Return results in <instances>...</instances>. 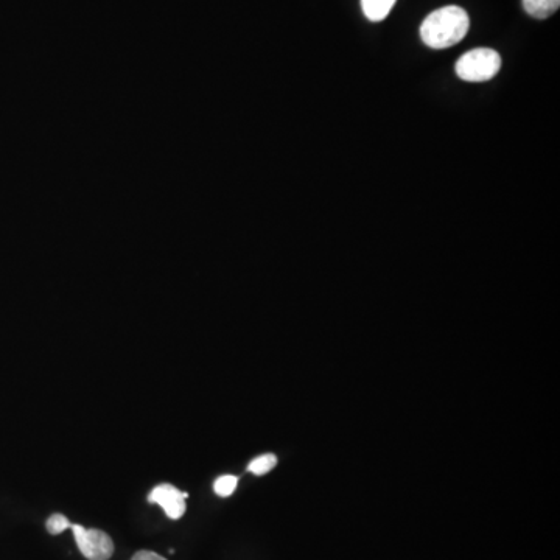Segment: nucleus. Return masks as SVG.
Listing matches in <instances>:
<instances>
[{"instance_id":"2","label":"nucleus","mask_w":560,"mask_h":560,"mask_svg":"<svg viewBox=\"0 0 560 560\" xmlns=\"http://www.w3.org/2000/svg\"><path fill=\"white\" fill-rule=\"evenodd\" d=\"M501 69V56L497 50L473 49L464 53L456 63V75L470 83H483L492 80Z\"/></svg>"},{"instance_id":"7","label":"nucleus","mask_w":560,"mask_h":560,"mask_svg":"<svg viewBox=\"0 0 560 560\" xmlns=\"http://www.w3.org/2000/svg\"><path fill=\"white\" fill-rule=\"evenodd\" d=\"M277 458L276 455L273 453H268V455L259 456V458L254 459L251 461V464L248 466V470L254 475H265V473L270 472L276 467Z\"/></svg>"},{"instance_id":"9","label":"nucleus","mask_w":560,"mask_h":560,"mask_svg":"<svg viewBox=\"0 0 560 560\" xmlns=\"http://www.w3.org/2000/svg\"><path fill=\"white\" fill-rule=\"evenodd\" d=\"M67 528H70V522L66 515L53 514L52 517L47 520V531L53 534V536L61 534V532L66 531Z\"/></svg>"},{"instance_id":"3","label":"nucleus","mask_w":560,"mask_h":560,"mask_svg":"<svg viewBox=\"0 0 560 560\" xmlns=\"http://www.w3.org/2000/svg\"><path fill=\"white\" fill-rule=\"evenodd\" d=\"M81 554L89 560H108L114 554V542L100 529H86L81 525H70Z\"/></svg>"},{"instance_id":"10","label":"nucleus","mask_w":560,"mask_h":560,"mask_svg":"<svg viewBox=\"0 0 560 560\" xmlns=\"http://www.w3.org/2000/svg\"><path fill=\"white\" fill-rule=\"evenodd\" d=\"M131 560H167L164 557L159 556V554L153 553V551H139V553L134 554Z\"/></svg>"},{"instance_id":"6","label":"nucleus","mask_w":560,"mask_h":560,"mask_svg":"<svg viewBox=\"0 0 560 560\" xmlns=\"http://www.w3.org/2000/svg\"><path fill=\"white\" fill-rule=\"evenodd\" d=\"M394 4H396V0H361L364 16L372 22L383 21Z\"/></svg>"},{"instance_id":"1","label":"nucleus","mask_w":560,"mask_h":560,"mask_svg":"<svg viewBox=\"0 0 560 560\" xmlns=\"http://www.w3.org/2000/svg\"><path fill=\"white\" fill-rule=\"evenodd\" d=\"M469 28L467 11L456 5H448L428 14L420 25V38L430 49H448L466 38Z\"/></svg>"},{"instance_id":"4","label":"nucleus","mask_w":560,"mask_h":560,"mask_svg":"<svg viewBox=\"0 0 560 560\" xmlns=\"http://www.w3.org/2000/svg\"><path fill=\"white\" fill-rule=\"evenodd\" d=\"M186 498H189V494L181 492L172 484H159L148 495V501L159 504L172 520H178L186 512Z\"/></svg>"},{"instance_id":"5","label":"nucleus","mask_w":560,"mask_h":560,"mask_svg":"<svg viewBox=\"0 0 560 560\" xmlns=\"http://www.w3.org/2000/svg\"><path fill=\"white\" fill-rule=\"evenodd\" d=\"M560 7V0H523V8L532 18L546 19Z\"/></svg>"},{"instance_id":"8","label":"nucleus","mask_w":560,"mask_h":560,"mask_svg":"<svg viewBox=\"0 0 560 560\" xmlns=\"http://www.w3.org/2000/svg\"><path fill=\"white\" fill-rule=\"evenodd\" d=\"M238 478L234 475H223L215 481L214 490L215 494L220 497H231L237 489Z\"/></svg>"}]
</instances>
